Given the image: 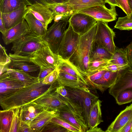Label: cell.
Wrapping results in <instances>:
<instances>
[{"instance_id":"obj_1","label":"cell","mask_w":132,"mask_h":132,"mask_svg":"<svg viewBox=\"0 0 132 132\" xmlns=\"http://www.w3.org/2000/svg\"><path fill=\"white\" fill-rule=\"evenodd\" d=\"M40 82L25 87L11 95L0 97V104L3 110L20 107L56 89V81L51 85Z\"/></svg>"},{"instance_id":"obj_2","label":"cell","mask_w":132,"mask_h":132,"mask_svg":"<svg viewBox=\"0 0 132 132\" xmlns=\"http://www.w3.org/2000/svg\"><path fill=\"white\" fill-rule=\"evenodd\" d=\"M97 26V22L88 31L80 36L75 51L68 60L86 76L91 51Z\"/></svg>"},{"instance_id":"obj_3","label":"cell","mask_w":132,"mask_h":132,"mask_svg":"<svg viewBox=\"0 0 132 132\" xmlns=\"http://www.w3.org/2000/svg\"><path fill=\"white\" fill-rule=\"evenodd\" d=\"M12 43L11 50L13 54L29 57L41 48L48 45L43 38L37 36L32 32Z\"/></svg>"},{"instance_id":"obj_4","label":"cell","mask_w":132,"mask_h":132,"mask_svg":"<svg viewBox=\"0 0 132 132\" xmlns=\"http://www.w3.org/2000/svg\"><path fill=\"white\" fill-rule=\"evenodd\" d=\"M69 22L68 19L58 22H54L47 29L44 40L47 43L51 51L58 55L60 46L65 31L66 26Z\"/></svg>"},{"instance_id":"obj_5","label":"cell","mask_w":132,"mask_h":132,"mask_svg":"<svg viewBox=\"0 0 132 132\" xmlns=\"http://www.w3.org/2000/svg\"><path fill=\"white\" fill-rule=\"evenodd\" d=\"M68 94L67 96L75 106L86 115L90 112L93 98L88 91L89 88L82 89L65 87Z\"/></svg>"},{"instance_id":"obj_6","label":"cell","mask_w":132,"mask_h":132,"mask_svg":"<svg viewBox=\"0 0 132 132\" xmlns=\"http://www.w3.org/2000/svg\"><path fill=\"white\" fill-rule=\"evenodd\" d=\"M80 37V36L74 31L69 24L65 31L60 46L58 54L60 57L69 60L75 51Z\"/></svg>"},{"instance_id":"obj_7","label":"cell","mask_w":132,"mask_h":132,"mask_svg":"<svg viewBox=\"0 0 132 132\" xmlns=\"http://www.w3.org/2000/svg\"><path fill=\"white\" fill-rule=\"evenodd\" d=\"M97 26L94 40L113 54L116 47L114 39L115 34L108 25V22L97 21Z\"/></svg>"},{"instance_id":"obj_8","label":"cell","mask_w":132,"mask_h":132,"mask_svg":"<svg viewBox=\"0 0 132 132\" xmlns=\"http://www.w3.org/2000/svg\"><path fill=\"white\" fill-rule=\"evenodd\" d=\"M30 58L40 68L52 67L56 68L60 57L58 55L53 53L47 45L34 53Z\"/></svg>"},{"instance_id":"obj_9","label":"cell","mask_w":132,"mask_h":132,"mask_svg":"<svg viewBox=\"0 0 132 132\" xmlns=\"http://www.w3.org/2000/svg\"><path fill=\"white\" fill-rule=\"evenodd\" d=\"M110 6V9H109L105 5H96L79 10L78 12L89 15L97 21L108 22L116 20L118 15L116 6Z\"/></svg>"},{"instance_id":"obj_10","label":"cell","mask_w":132,"mask_h":132,"mask_svg":"<svg viewBox=\"0 0 132 132\" xmlns=\"http://www.w3.org/2000/svg\"><path fill=\"white\" fill-rule=\"evenodd\" d=\"M97 21L90 16L78 12L72 15L69 20L73 30L80 36L88 31Z\"/></svg>"},{"instance_id":"obj_11","label":"cell","mask_w":132,"mask_h":132,"mask_svg":"<svg viewBox=\"0 0 132 132\" xmlns=\"http://www.w3.org/2000/svg\"><path fill=\"white\" fill-rule=\"evenodd\" d=\"M9 55L11 62L7 65V68L21 70L29 74L39 72L40 67L34 62L30 57L11 53Z\"/></svg>"},{"instance_id":"obj_12","label":"cell","mask_w":132,"mask_h":132,"mask_svg":"<svg viewBox=\"0 0 132 132\" xmlns=\"http://www.w3.org/2000/svg\"><path fill=\"white\" fill-rule=\"evenodd\" d=\"M130 88H132V68L129 67L121 71L109 92L115 98L121 91Z\"/></svg>"},{"instance_id":"obj_13","label":"cell","mask_w":132,"mask_h":132,"mask_svg":"<svg viewBox=\"0 0 132 132\" xmlns=\"http://www.w3.org/2000/svg\"><path fill=\"white\" fill-rule=\"evenodd\" d=\"M31 32L27 22L24 18L17 24L2 34V38L4 44L7 45Z\"/></svg>"},{"instance_id":"obj_14","label":"cell","mask_w":132,"mask_h":132,"mask_svg":"<svg viewBox=\"0 0 132 132\" xmlns=\"http://www.w3.org/2000/svg\"><path fill=\"white\" fill-rule=\"evenodd\" d=\"M25 87L18 80L10 77L6 71L0 76V97L8 96Z\"/></svg>"},{"instance_id":"obj_15","label":"cell","mask_w":132,"mask_h":132,"mask_svg":"<svg viewBox=\"0 0 132 132\" xmlns=\"http://www.w3.org/2000/svg\"><path fill=\"white\" fill-rule=\"evenodd\" d=\"M59 115V111L47 108L40 113L31 122L30 126L32 132H42L52 119Z\"/></svg>"},{"instance_id":"obj_16","label":"cell","mask_w":132,"mask_h":132,"mask_svg":"<svg viewBox=\"0 0 132 132\" xmlns=\"http://www.w3.org/2000/svg\"><path fill=\"white\" fill-rule=\"evenodd\" d=\"M20 108V120L29 125L40 113L48 108L34 101L25 104Z\"/></svg>"},{"instance_id":"obj_17","label":"cell","mask_w":132,"mask_h":132,"mask_svg":"<svg viewBox=\"0 0 132 132\" xmlns=\"http://www.w3.org/2000/svg\"><path fill=\"white\" fill-rule=\"evenodd\" d=\"M58 116L73 125L80 132H85L88 129L84 119L67 105L59 110Z\"/></svg>"},{"instance_id":"obj_18","label":"cell","mask_w":132,"mask_h":132,"mask_svg":"<svg viewBox=\"0 0 132 132\" xmlns=\"http://www.w3.org/2000/svg\"><path fill=\"white\" fill-rule=\"evenodd\" d=\"M48 7L52 12L53 20L58 22L69 19L73 14L78 12L75 10L68 2L57 4H48Z\"/></svg>"},{"instance_id":"obj_19","label":"cell","mask_w":132,"mask_h":132,"mask_svg":"<svg viewBox=\"0 0 132 132\" xmlns=\"http://www.w3.org/2000/svg\"><path fill=\"white\" fill-rule=\"evenodd\" d=\"M54 90L35 100L36 102L46 108L60 110L66 106L59 94Z\"/></svg>"},{"instance_id":"obj_20","label":"cell","mask_w":132,"mask_h":132,"mask_svg":"<svg viewBox=\"0 0 132 132\" xmlns=\"http://www.w3.org/2000/svg\"><path fill=\"white\" fill-rule=\"evenodd\" d=\"M27 7L29 11L47 29L48 25L53 20L52 12L48 7L37 3Z\"/></svg>"},{"instance_id":"obj_21","label":"cell","mask_w":132,"mask_h":132,"mask_svg":"<svg viewBox=\"0 0 132 132\" xmlns=\"http://www.w3.org/2000/svg\"><path fill=\"white\" fill-rule=\"evenodd\" d=\"M132 118V104L120 112L105 132H120Z\"/></svg>"},{"instance_id":"obj_22","label":"cell","mask_w":132,"mask_h":132,"mask_svg":"<svg viewBox=\"0 0 132 132\" xmlns=\"http://www.w3.org/2000/svg\"><path fill=\"white\" fill-rule=\"evenodd\" d=\"M28 11L27 6L9 13H2L0 12V14L6 30L17 24L24 18Z\"/></svg>"},{"instance_id":"obj_23","label":"cell","mask_w":132,"mask_h":132,"mask_svg":"<svg viewBox=\"0 0 132 132\" xmlns=\"http://www.w3.org/2000/svg\"><path fill=\"white\" fill-rule=\"evenodd\" d=\"M58 72L57 81L59 85L82 89L88 88V86L79 77L63 72Z\"/></svg>"},{"instance_id":"obj_24","label":"cell","mask_w":132,"mask_h":132,"mask_svg":"<svg viewBox=\"0 0 132 132\" xmlns=\"http://www.w3.org/2000/svg\"><path fill=\"white\" fill-rule=\"evenodd\" d=\"M121 71H112L107 70L101 78L90 84L94 88L103 93L114 84Z\"/></svg>"},{"instance_id":"obj_25","label":"cell","mask_w":132,"mask_h":132,"mask_svg":"<svg viewBox=\"0 0 132 132\" xmlns=\"http://www.w3.org/2000/svg\"><path fill=\"white\" fill-rule=\"evenodd\" d=\"M56 69L58 71L63 72L79 77L89 86V83L87 79V76L79 70L68 60L63 59L60 57Z\"/></svg>"},{"instance_id":"obj_26","label":"cell","mask_w":132,"mask_h":132,"mask_svg":"<svg viewBox=\"0 0 132 132\" xmlns=\"http://www.w3.org/2000/svg\"><path fill=\"white\" fill-rule=\"evenodd\" d=\"M6 72L11 77L21 82L25 87L40 82L37 77L32 76L21 70L6 67Z\"/></svg>"},{"instance_id":"obj_27","label":"cell","mask_w":132,"mask_h":132,"mask_svg":"<svg viewBox=\"0 0 132 132\" xmlns=\"http://www.w3.org/2000/svg\"><path fill=\"white\" fill-rule=\"evenodd\" d=\"M102 102L98 99L92 104L88 118L87 126L89 129H93L103 122L101 107Z\"/></svg>"},{"instance_id":"obj_28","label":"cell","mask_w":132,"mask_h":132,"mask_svg":"<svg viewBox=\"0 0 132 132\" xmlns=\"http://www.w3.org/2000/svg\"><path fill=\"white\" fill-rule=\"evenodd\" d=\"M24 18L31 32L37 36L43 38L45 35L47 29L44 27L42 23L29 10Z\"/></svg>"},{"instance_id":"obj_29","label":"cell","mask_w":132,"mask_h":132,"mask_svg":"<svg viewBox=\"0 0 132 132\" xmlns=\"http://www.w3.org/2000/svg\"><path fill=\"white\" fill-rule=\"evenodd\" d=\"M113 54L94 40L91 51L90 61L98 59L110 60Z\"/></svg>"},{"instance_id":"obj_30","label":"cell","mask_w":132,"mask_h":132,"mask_svg":"<svg viewBox=\"0 0 132 132\" xmlns=\"http://www.w3.org/2000/svg\"><path fill=\"white\" fill-rule=\"evenodd\" d=\"M30 5L26 0H0V12L9 13Z\"/></svg>"},{"instance_id":"obj_31","label":"cell","mask_w":132,"mask_h":132,"mask_svg":"<svg viewBox=\"0 0 132 132\" xmlns=\"http://www.w3.org/2000/svg\"><path fill=\"white\" fill-rule=\"evenodd\" d=\"M15 109L13 108L0 111V132H10Z\"/></svg>"},{"instance_id":"obj_32","label":"cell","mask_w":132,"mask_h":132,"mask_svg":"<svg viewBox=\"0 0 132 132\" xmlns=\"http://www.w3.org/2000/svg\"><path fill=\"white\" fill-rule=\"evenodd\" d=\"M68 2L74 10H79L97 5H105V0H70Z\"/></svg>"},{"instance_id":"obj_33","label":"cell","mask_w":132,"mask_h":132,"mask_svg":"<svg viewBox=\"0 0 132 132\" xmlns=\"http://www.w3.org/2000/svg\"><path fill=\"white\" fill-rule=\"evenodd\" d=\"M109 62L121 66H130L125 48H116Z\"/></svg>"},{"instance_id":"obj_34","label":"cell","mask_w":132,"mask_h":132,"mask_svg":"<svg viewBox=\"0 0 132 132\" xmlns=\"http://www.w3.org/2000/svg\"><path fill=\"white\" fill-rule=\"evenodd\" d=\"M109 60L98 59L90 61L87 72V76L101 70L109 63Z\"/></svg>"},{"instance_id":"obj_35","label":"cell","mask_w":132,"mask_h":132,"mask_svg":"<svg viewBox=\"0 0 132 132\" xmlns=\"http://www.w3.org/2000/svg\"><path fill=\"white\" fill-rule=\"evenodd\" d=\"M114 28L120 30H132V12L130 16L119 18Z\"/></svg>"},{"instance_id":"obj_36","label":"cell","mask_w":132,"mask_h":132,"mask_svg":"<svg viewBox=\"0 0 132 132\" xmlns=\"http://www.w3.org/2000/svg\"><path fill=\"white\" fill-rule=\"evenodd\" d=\"M117 103L120 105L132 102V88L124 90L119 93L115 98Z\"/></svg>"},{"instance_id":"obj_37","label":"cell","mask_w":132,"mask_h":132,"mask_svg":"<svg viewBox=\"0 0 132 132\" xmlns=\"http://www.w3.org/2000/svg\"><path fill=\"white\" fill-rule=\"evenodd\" d=\"M51 121L60 125L70 132H80L78 129L73 125L58 116L53 118Z\"/></svg>"},{"instance_id":"obj_38","label":"cell","mask_w":132,"mask_h":132,"mask_svg":"<svg viewBox=\"0 0 132 132\" xmlns=\"http://www.w3.org/2000/svg\"><path fill=\"white\" fill-rule=\"evenodd\" d=\"M42 132H68L70 131L60 125L51 121L46 126Z\"/></svg>"},{"instance_id":"obj_39","label":"cell","mask_w":132,"mask_h":132,"mask_svg":"<svg viewBox=\"0 0 132 132\" xmlns=\"http://www.w3.org/2000/svg\"><path fill=\"white\" fill-rule=\"evenodd\" d=\"M20 109V107H18L15 109L10 132H18L20 121L19 117Z\"/></svg>"},{"instance_id":"obj_40","label":"cell","mask_w":132,"mask_h":132,"mask_svg":"<svg viewBox=\"0 0 132 132\" xmlns=\"http://www.w3.org/2000/svg\"><path fill=\"white\" fill-rule=\"evenodd\" d=\"M11 62L10 59L6 52V50L4 47L0 44V65L5 67Z\"/></svg>"},{"instance_id":"obj_41","label":"cell","mask_w":132,"mask_h":132,"mask_svg":"<svg viewBox=\"0 0 132 132\" xmlns=\"http://www.w3.org/2000/svg\"><path fill=\"white\" fill-rule=\"evenodd\" d=\"M58 75V72L56 69L46 77L42 82L45 85H51L56 81Z\"/></svg>"},{"instance_id":"obj_42","label":"cell","mask_w":132,"mask_h":132,"mask_svg":"<svg viewBox=\"0 0 132 132\" xmlns=\"http://www.w3.org/2000/svg\"><path fill=\"white\" fill-rule=\"evenodd\" d=\"M56 69L52 67L40 68V71L37 77L39 82H41L46 77Z\"/></svg>"},{"instance_id":"obj_43","label":"cell","mask_w":132,"mask_h":132,"mask_svg":"<svg viewBox=\"0 0 132 132\" xmlns=\"http://www.w3.org/2000/svg\"><path fill=\"white\" fill-rule=\"evenodd\" d=\"M107 71L104 69L98 71L87 76V79L90 84L101 78Z\"/></svg>"},{"instance_id":"obj_44","label":"cell","mask_w":132,"mask_h":132,"mask_svg":"<svg viewBox=\"0 0 132 132\" xmlns=\"http://www.w3.org/2000/svg\"><path fill=\"white\" fill-rule=\"evenodd\" d=\"M118 7L126 14L130 16L132 13L128 5L127 0H115Z\"/></svg>"},{"instance_id":"obj_45","label":"cell","mask_w":132,"mask_h":132,"mask_svg":"<svg viewBox=\"0 0 132 132\" xmlns=\"http://www.w3.org/2000/svg\"><path fill=\"white\" fill-rule=\"evenodd\" d=\"M130 67L129 65L121 66L109 62L104 68L106 70L112 71H121Z\"/></svg>"},{"instance_id":"obj_46","label":"cell","mask_w":132,"mask_h":132,"mask_svg":"<svg viewBox=\"0 0 132 132\" xmlns=\"http://www.w3.org/2000/svg\"><path fill=\"white\" fill-rule=\"evenodd\" d=\"M18 132H32L30 125L21 121L19 125Z\"/></svg>"},{"instance_id":"obj_47","label":"cell","mask_w":132,"mask_h":132,"mask_svg":"<svg viewBox=\"0 0 132 132\" xmlns=\"http://www.w3.org/2000/svg\"><path fill=\"white\" fill-rule=\"evenodd\" d=\"M130 68H132V41L125 48Z\"/></svg>"},{"instance_id":"obj_48","label":"cell","mask_w":132,"mask_h":132,"mask_svg":"<svg viewBox=\"0 0 132 132\" xmlns=\"http://www.w3.org/2000/svg\"><path fill=\"white\" fill-rule=\"evenodd\" d=\"M55 91L60 95L64 97L68 95V93L65 86L62 85H59L56 88Z\"/></svg>"},{"instance_id":"obj_49","label":"cell","mask_w":132,"mask_h":132,"mask_svg":"<svg viewBox=\"0 0 132 132\" xmlns=\"http://www.w3.org/2000/svg\"><path fill=\"white\" fill-rule=\"evenodd\" d=\"M132 129V118L121 130L120 132H131Z\"/></svg>"},{"instance_id":"obj_50","label":"cell","mask_w":132,"mask_h":132,"mask_svg":"<svg viewBox=\"0 0 132 132\" xmlns=\"http://www.w3.org/2000/svg\"><path fill=\"white\" fill-rule=\"evenodd\" d=\"M28 2L30 5H33L37 3L42 4L45 6H48V4H47L44 0H26Z\"/></svg>"},{"instance_id":"obj_51","label":"cell","mask_w":132,"mask_h":132,"mask_svg":"<svg viewBox=\"0 0 132 132\" xmlns=\"http://www.w3.org/2000/svg\"><path fill=\"white\" fill-rule=\"evenodd\" d=\"M48 4H54L68 2L70 0H44Z\"/></svg>"},{"instance_id":"obj_52","label":"cell","mask_w":132,"mask_h":132,"mask_svg":"<svg viewBox=\"0 0 132 132\" xmlns=\"http://www.w3.org/2000/svg\"><path fill=\"white\" fill-rule=\"evenodd\" d=\"M6 31L1 16L0 14V31L3 34L5 33Z\"/></svg>"},{"instance_id":"obj_53","label":"cell","mask_w":132,"mask_h":132,"mask_svg":"<svg viewBox=\"0 0 132 132\" xmlns=\"http://www.w3.org/2000/svg\"><path fill=\"white\" fill-rule=\"evenodd\" d=\"M87 132H104L100 128H98L97 126L95 128L92 129H89L87 130Z\"/></svg>"},{"instance_id":"obj_54","label":"cell","mask_w":132,"mask_h":132,"mask_svg":"<svg viewBox=\"0 0 132 132\" xmlns=\"http://www.w3.org/2000/svg\"><path fill=\"white\" fill-rule=\"evenodd\" d=\"M106 3H108L110 6H113L118 7L115 0H105Z\"/></svg>"},{"instance_id":"obj_55","label":"cell","mask_w":132,"mask_h":132,"mask_svg":"<svg viewBox=\"0 0 132 132\" xmlns=\"http://www.w3.org/2000/svg\"><path fill=\"white\" fill-rule=\"evenodd\" d=\"M127 1L130 9L132 12V0H127Z\"/></svg>"},{"instance_id":"obj_56","label":"cell","mask_w":132,"mask_h":132,"mask_svg":"<svg viewBox=\"0 0 132 132\" xmlns=\"http://www.w3.org/2000/svg\"><path fill=\"white\" fill-rule=\"evenodd\" d=\"M131 132H132V130H131Z\"/></svg>"}]
</instances>
